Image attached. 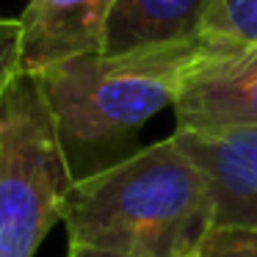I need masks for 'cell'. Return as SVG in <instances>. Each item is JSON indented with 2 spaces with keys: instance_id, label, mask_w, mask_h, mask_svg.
<instances>
[{
  "instance_id": "obj_1",
  "label": "cell",
  "mask_w": 257,
  "mask_h": 257,
  "mask_svg": "<svg viewBox=\"0 0 257 257\" xmlns=\"http://www.w3.org/2000/svg\"><path fill=\"white\" fill-rule=\"evenodd\" d=\"M213 218V188L174 133L78 177L64 207L69 243L130 257H188Z\"/></svg>"
},
{
  "instance_id": "obj_2",
  "label": "cell",
  "mask_w": 257,
  "mask_h": 257,
  "mask_svg": "<svg viewBox=\"0 0 257 257\" xmlns=\"http://www.w3.org/2000/svg\"><path fill=\"white\" fill-rule=\"evenodd\" d=\"M199 45L202 39L130 53H86L34 72L67 152L122 141L174 105Z\"/></svg>"
},
{
  "instance_id": "obj_3",
  "label": "cell",
  "mask_w": 257,
  "mask_h": 257,
  "mask_svg": "<svg viewBox=\"0 0 257 257\" xmlns=\"http://www.w3.org/2000/svg\"><path fill=\"white\" fill-rule=\"evenodd\" d=\"M72 158L31 72H17L0 102V257H34L64 221Z\"/></svg>"
},
{
  "instance_id": "obj_4",
  "label": "cell",
  "mask_w": 257,
  "mask_h": 257,
  "mask_svg": "<svg viewBox=\"0 0 257 257\" xmlns=\"http://www.w3.org/2000/svg\"><path fill=\"white\" fill-rule=\"evenodd\" d=\"M172 108L177 130H257V45L202 36Z\"/></svg>"
},
{
  "instance_id": "obj_5",
  "label": "cell",
  "mask_w": 257,
  "mask_h": 257,
  "mask_svg": "<svg viewBox=\"0 0 257 257\" xmlns=\"http://www.w3.org/2000/svg\"><path fill=\"white\" fill-rule=\"evenodd\" d=\"M116 0H31L17 20L20 72H42L67 58L102 53Z\"/></svg>"
},
{
  "instance_id": "obj_6",
  "label": "cell",
  "mask_w": 257,
  "mask_h": 257,
  "mask_svg": "<svg viewBox=\"0 0 257 257\" xmlns=\"http://www.w3.org/2000/svg\"><path fill=\"white\" fill-rule=\"evenodd\" d=\"M174 139L199 163L213 188V224L257 227V130H174Z\"/></svg>"
},
{
  "instance_id": "obj_7",
  "label": "cell",
  "mask_w": 257,
  "mask_h": 257,
  "mask_svg": "<svg viewBox=\"0 0 257 257\" xmlns=\"http://www.w3.org/2000/svg\"><path fill=\"white\" fill-rule=\"evenodd\" d=\"M213 0H116L102 53H130L199 42Z\"/></svg>"
},
{
  "instance_id": "obj_8",
  "label": "cell",
  "mask_w": 257,
  "mask_h": 257,
  "mask_svg": "<svg viewBox=\"0 0 257 257\" xmlns=\"http://www.w3.org/2000/svg\"><path fill=\"white\" fill-rule=\"evenodd\" d=\"M202 36L229 45H257V0H213Z\"/></svg>"
},
{
  "instance_id": "obj_9",
  "label": "cell",
  "mask_w": 257,
  "mask_h": 257,
  "mask_svg": "<svg viewBox=\"0 0 257 257\" xmlns=\"http://www.w3.org/2000/svg\"><path fill=\"white\" fill-rule=\"evenodd\" d=\"M194 257H257V227L251 224H213L196 249Z\"/></svg>"
},
{
  "instance_id": "obj_10",
  "label": "cell",
  "mask_w": 257,
  "mask_h": 257,
  "mask_svg": "<svg viewBox=\"0 0 257 257\" xmlns=\"http://www.w3.org/2000/svg\"><path fill=\"white\" fill-rule=\"evenodd\" d=\"M17 31V20H0V80H9L20 72Z\"/></svg>"
},
{
  "instance_id": "obj_11",
  "label": "cell",
  "mask_w": 257,
  "mask_h": 257,
  "mask_svg": "<svg viewBox=\"0 0 257 257\" xmlns=\"http://www.w3.org/2000/svg\"><path fill=\"white\" fill-rule=\"evenodd\" d=\"M67 257H130L122 251H108V249H97V246H83V243H69Z\"/></svg>"
},
{
  "instance_id": "obj_12",
  "label": "cell",
  "mask_w": 257,
  "mask_h": 257,
  "mask_svg": "<svg viewBox=\"0 0 257 257\" xmlns=\"http://www.w3.org/2000/svg\"><path fill=\"white\" fill-rule=\"evenodd\" d=\"M188 257H194V254H188Z\"/></svg>"
}]
</instances>
